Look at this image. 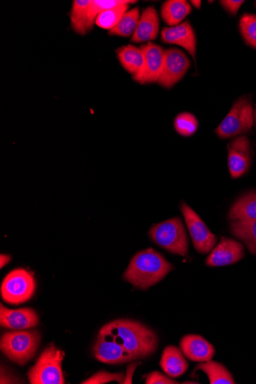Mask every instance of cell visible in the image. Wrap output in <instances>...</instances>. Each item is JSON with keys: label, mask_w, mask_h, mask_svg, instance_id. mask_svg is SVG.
<instances>
[{"label": "cell", "mask_w": 256, "mask_h": 384, "mask_svg": "<svg viewBox=\"0 0 256 384\" xmlns=\"http://www.w3.org/2000/svg\"><path fill=\"white\" fill-rule=\"evenodd\" d=\"M98 336L122 345L138 359L153 355L158 345V337L153 330L129 319L110 322L100 330Z\"/></svg>", "instance_id": "obj_1"}, {"label": "cell", "mask_w": 256, "mask_h": 384, "mask_svg": "<svg viewBox=\"0 0 256 384\" xmlns=\"http://www.w3.org/2000/svg\"><path fill=\"white\" fill-rule=\"evenodd\" d=\"M174 267L159 252L149 248L132 258L123 277L140 289H147L165 279Z\"/></svg>", "instance_id": "obj_2"}, {"label": "cell", "mask_w": 256, "mask_h": 384, "mask_svg": "<svg viewBox=\"0 0 256 384\" xmlns=\"http://www.w3.org/2000/svg\"><path fill=\"white\" fill-rule=\"evenodd\" d=\"M40 341L38 331L10 332L1 337L0 348L12 362L24 365L35 357Z\"/></svg>", "instance_id": "obj_3"}, {"label": "cell", "mask_w": 256, "mask_h": 384, "mask_svg": "<svg viewBox=\"0 0 256 384\" xmlns=\"http://www.w3.org/2000/svg\"><path fill=\"white\" fill-rule=\"evenodd\" d=\"M65 353L50 344L45 348L36 364L29 371L27 376L32 384H64L63 360Z\"/></svg>", "instance_id": "obj_4"}, {"label": "cell", "mask_w": 256, "mask_h": 384, "mask_svg": "<svg viewBox=\"0 0 256 384\" xmlns=\"http://www.w3.org/2000/svg\"><path fill=\"white\" fill-rule=\"evenodd\" d=\"M151 239L167 251L182 256H187L188 241L181 220L175 217L153 226L149 231Z\"/></svg>", "instance_id": "obj_5"}, {"label": "cell", "mask_w": 256, "mask_h": 384, "mask_svg": "<svg viewBox=\"0 0 256 384\" xmlns=\"http://www.w3.org/2000/svg\"><path fill=\"white\" fill-rule=\"evenodd\" d=\"M254 121L252 102L243 97L232 106L227 117L216 129V133L223 139L234 137L250 132Z\"/></svg>", "instance_id": "obj_6"}, {"label": "cell", "mask_w": 256, "mask_h": 384, "mask_svg": "<svg viewBox=\"0 0 256 384\" xmlns=\"http://www.w3.org/2000/svg\"><path fill=\"white\" fill-rule=\"evenodd\" d=\"M36 288L33 274L23 268H17L6 276L1 295L6 302L18 305L29 301L33 296Z\"/></svg>", "instance_id": "obj_7"}, {"label": "cell", "mask_w": 256, "mask_h": 384, "mask_svg": "<svg viewBox=\"0 0 256 384\" xmlns=\"http://www.w3.org/2000/svg\"><path fill=\"white\" fill-rule=\"evenodd\" d=\"M181 209L186 224L189 229L194 247L201 254H208L215 247L217 241L216 236L211 233L205 222L188 204L183 203Z\"/></svg>", "instance_id": "obj_8"}, {"label": "cell", "mask_w": 256, "mask_h": 384, "mask_svg": "<svg viewBox=\"0 0 256 384\" xmlns=\"http://www.w3.org/2000/svg\"><path fill=\"white\" fill-rule=\"evenodd\" d=\"M190 66V61L182 51L177 49L165 50L158 84L166 89L173 88L183 78Z\"/></svg>", "instance_id": "obj_9"}, {"label": "cell", "mask_w": 256, "mask_h": 384, "mask_svg": "<svg viewBox=\"0 0 256 384\" xmlns=\"http://www.w3.org/2000/svg\"><path fill=\"white\" fill-rule=\"evenodd\" d=\"M227 148L230 175L232 178H239L249 170L252 163L250 141L246 136L238 137Z\"/></svg>", "instance_id": "obj_10"}, {"label": "cell", "mask_w": 256, "mask_h": 384, "mask_svg": "<svg viewBox=\"0 0 256 384\" xmlns=\"http://www.w3.org/2000/svg\"><path fill=\"white\" fill-rule=\"evenodd\" d=\"M141 49L144 52V65L134 80L142 84L158 82L164 65L165 50L151 43L143 45Z\"/></svg>", "instance_id": "obj_11"}, {"label": "cell", "mask_w": 256, "mask_h": 384, "mask_svg": "<svg viewBox=\"0 0 256 384\" xmlns=\"http://www.w3.org/2000/svg\"><path fill=\"white\" fill-rule=\"evenodd\" d=\"M94 355L100 362L110 364L127 363L138 360L122 345L99 336L94 345Z\"/></svg>", "instance_id": "obj_12"}, {"label": "cell", "mask_w": 256, "mask_h": 384, "mask_svg": "<svg viewBox=\"0 0 256 384\" xmlns=\"http://www.w3.org/2000/svg\"><path fill=\"white\" fill-rule=\"evenodd\" d=\"M245 256L243 245L229 238L223 237L218 245L206 259V265L219 267L234 264Z\"/></svg>", "instance_id": "obj_13"}, {"label": "cell", "mask_w": 256, "mask_h": 384, "mask_svg": "<svg viewBox=\"0 0 256 384\" xmlns=\"http://www.w3.org/2000/svg\"><path fill=\"white\" fill-rule=\"evenodd\" d=\"M161 40L167 44L181 46L190 53L194 60H196V35L189 22H184L176 26L165 28L162 30Z\"/></svg>", "instance_id": "obj_14"}, {"label": "cell", "mask_w": 256, "mask_h": 384, "mask_svg": "<svg viewBox=\"0 0 256 384\" xmlns=\"http://www.w3.org/2000/svg\"><path fill=\"white\" fill-rule=\"evenodd\" d=\"M181 349L186 358L192 362H206L215 355V348L203 337L188 335L181 341Z\"/></svg>", "instance_id": "obj_15"}, {"label": "cell", "mask_w": 256, "mask_h": 384, "mask_svg": "<svg viewBox=\"0 0 256 384\" xmlns=\"http://www.w3.org/2000/svg\"><path fill=\"white\" fill-rule=\"evenodd\" d=\"M0 323L6 328L23 330L36 327L40 323V318L32 309L13 310L6 308L1 304Z\"/></svg>", "instance_id": "obj_16"}, {"label": "cell", "mask_w": 256, "mask_h": 384, "mask_svg": "<svg viewBox=\"0 0 256 384\" xmlns=\"http://www.w3.org/2000/svg\"><path fill=\"white\" fill-rule=\"evenodd\" d=\"M159 29L160 21L156 10L153 6L147 7L140 18L131 41L140 43L156 40Z\"/></svg>", "instance_id": "obj_17"}, {"label": "cell", "mask_w": 256, "mask_h": 384, "mask_svg": "<svg viewBox=\"0 0 256 384\" xmlns=\"http://www.w3.org/2000/svg\"><path fill=\"white\" fill-rule=\"evenodd\" d=\"M160 364L163 371L172 378H179L188 369V364L182 351L174 345H170L163 351Z\"/></svg>", "instance_id": "obj_18"}, {"label": "cell", "mask_w": 256, "mask_h": 384, "mask_svg": "<svg viewBox=\"0 0 256 384\" xmlns=\"http://www.w3.org/2000/svg\"><path fill=\"white\" fill-rule=\"evenodd\" d=\"M117 54L121 66L135 78L141 72L144 65L142 49L135 45H128L119 48Z\"/></svg>", "instance_id": "obj_19"}, {"label": "cell", "mask_w": 256, "mask_h": 384, "mask_svg": "<svg viewBox=\"0 0 256 384\" xmlns=\"http://www.w3.org/2000/svg\"><path fill=\"white\" fill-rule=\"evenodd\" d=\"M191 11L190 3L185 0H168L161 7L162 18L170 27L180 25Z\"/></svg>", "instance_id": "obj_20"}, {"label": "cell", "mask_w": 256, "mask_h": 384, "mask_svg": "<svg viewBox=\"0 0 256 384\" xmlns=\"http://www.w3.org/2000/svg\"><path fill=\"white\" fill-rule=\"evenodd\" d=\"M228 218L234 221L256 219V191L239 198L232 206Z\"/></svg>", "instance_id": "obj_21"}, {"label": "cell", "mask_w": 256, "mask_h": 384, "mask_svg": "<svg viewBox=\"0 0 256 384\" xmlns=\"http://www.w3.org/2000/svg\"><path fill=\"white\" fill-rule=\"evenodd\" d=\"M231 233L244 242L252 254H256V219L231 222Z\"/></svg>", "instance_id": "obj_22"}, {"label": "cell", "mask_w": 256, "mask_h": 384, "mask_svg": "<svg viewBox=\"0 0 256 384\" xmlns=\"http://www.w3.org/2000/svg\"><path fill=\"white\" fill-rule=\"evenodd\" d=\"M91 0H75L71 11L72 27L77 34L85 35L89 29V10Z\"/></svg>", "instance_id": "obj_23"}, {"label": "cell", "mask_w": 256, "mask_h": 384, "mask_svg": "<svg viewBox=\"0 0 256 384\" xmlns=\"http://www.w3.org/2000/svg\"><path fill=\"white\" fill-rule=\"evenodd\" d=\"M204 371L207 375L209 383L211 384H235L232 375L220 363L209 360L206 363L199 364L195 371Z\"/></svg>", "instance_id": "obj_24"}, {"label": "cell", "mask_w": 256, "mask_h": 384, "mask_svg": "<svg viewBox=\"0 0 256 384\" xmlns=\"http://www.w3.org/2000/svg\"><path fill=\"white\" fill-rule=\"evenodd\" d=\"M139 8H134L123 14V17L112 29L110 35L128 37L135 33L140 20Z\"/></svg>", "instance_id": "obj_25"}, {"label": "cell", "mask_w": 256, "mask_h": 384, "mask_svg": "<svg viewBox=\"0 0 256 384\" xmlns=\"http://www.w3.org/2000/svg\"><path fill=\"white\" fill-rule=\"evenodd\" d=\"M136 1L129 0H91L89 10V29L94 26L98 15L105 10L113 9L130 3H135Z\"/></svg>", "instance_id": "obj_26"}, {"label": "cell", "mask_w": 256, "mask_h": 384, "mask_svg": "<svg viewBox=\"0 0 256 384\" xmlns=\"http://www.w3.org/2000/svg\"><path fill=\"white\" fill-rule=\"evenodd\" d=\"M128 8L129 5L127 4L100 13L96 19V25L110 31L118 24L123 14L128 11Z\"/></svg>", "instance_id": "obj_27"}, {"label": "cell", "mask_w": 256, "mask_h": 384, "mask_svg": "<svg viewBox=\"0 0 256 384\" xmlns=\"http://www.w3.org/2000/svg\"><path fill=\"white\" fill-rule=\"evenodd\" d=\"M198 125L197 118L188 112L178 114L174 120V128L176 132L183 137H190L195 134Z\"/></svg>", "instance_id": "obj_28"}, {"label": "cell", "mask_w": 256, "mask_h": 384, "mask_svg": "<svg viewBox=\"0 0 256 384\" xmlns=\"http://www.w3.org/2000/svg\"><path fill=\"white\" fill-rule=\"evenodd\" d=\"M239 29L245 42L256 49V15L244 14L240 19Z\"/></svg>", "instance_id": "obj_29"}, {"label": "cell", "mask_w": 256, "mask_h": 384, "mask_svg": "<svg viewBox=\"0 0 256 384\" xmlns=\"http://www.w3.org/2000/svg\"><path fill=\"white\" fill-rule=\"evenodd\" d=\"M126 380V376L123 373H110L105 371H100L91 376L86 381H83L82 384H103L112 381H117L123 383Z\"/></svg>", "instance_id": "obj_30"}, {"label": "cell", "mask_w": 256, "mask_h": 384, "mask_svg": "<svg viewBox=\"0 0 256 384\" xmlns=\"http://www.w3.org/2000/svg\"><path fill=\"white\" fill-rule=\"evenodd\" d=\"M146 384H178L177 381L166 377L158 371H153L145 376Z\"/></svg>", "instance_id": "obj_31"}, {"label": "cell", "mask_w": 256, "mask_h": 384, "mask_svg": "<svg viewBox=\"0 0 256 384\" xmlns=\"http://www.w3.org/2000/svg\"><path fill=\"white\" fill-rule=\"evenodd\" d=\"M224 9L228 11L232 15H236L239 8L243 4L244 1H234V0H223L220 2Z\"/></svg>", "instance_id": "obj_32"}, {"label": "cell", "mask_w": 256, "mask_h": 384, "mask_svg": "<svg viewBox=\"0 0 256 384\" xmlns=\"http://www.w3.org/2000/svg\"><path fill=\"white\" fill-rule=\"evenodd\" d=\"M139 364H140L138 363H135V364H132L128 367L127 375H126L125 381H123V384L132 383V377H133L134 372L136 369V367Z\"/></svg>", "instance_id": "obj_33"}, {"label": "cell", "mask_w": 256, "mask_h": 384, "mask_svg": "<svg viewBox=\"0 0 256 384\" xmlns=\"http://www.w3.org/2000/svg\"><path fill=\"white\" fill-rule=\"evenodd\" d=\"M11 260V256L1 254V268H3L6 265L9 263Z\"/></svg>", "instance_id": "obj_34"}, {"label": "cell", "mask_w": 256, "mask_h": 384, "mask_svg": "<svg viewBox=\"0 0 256 384\" xmlns=\"http://www.w3.org/2000/svg\"><path fill=\"white\" fill-rule=\"evenodd\" d=\"M190 3L197 8V9H199L201 6V1H198V0H192Z\"/></svg>", "instance_id": "obj_35"}, {"label": "cell", "mask_w": 256, "mask_h": 384, "mask_svg": "<svg viewBox=\"0 0 256 384\" xmlns=\"http://www.w3.org/2000/svg\"><path fill=\"white\" fill-rule=\"evenodd\" d=\"M255 123H256V107H255Z\"/></svg>", "instance_id": "obj_36"}, {"label": "cell", "mask_w": 256, "mask_h": 384, "mask_svg": "<svg viewBox=\"0 0 256 384\" xmlns=\"http://www.w3.org/2000/svg\"><path fill=\"white\" fill-rule=\"evenodd\" d=\"M255 6H256V2H255Z\"/></svg>", "instance_id": "obj_37"}]
</instances>
